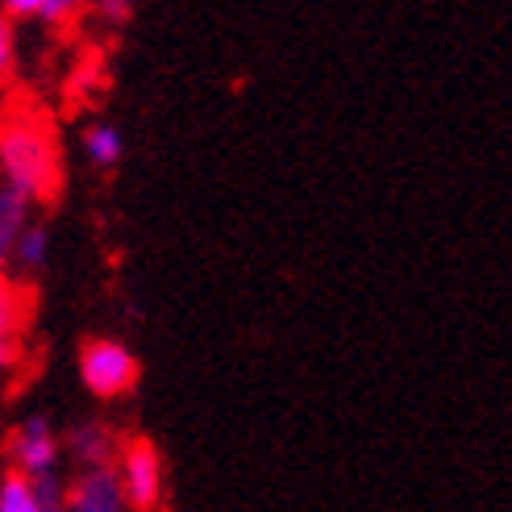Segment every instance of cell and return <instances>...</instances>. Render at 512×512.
<instances>
[{
  "label": "cell",
  "instance_id": "cell-1",
  "mask_svg": "<svg viewBox=\"0 0 512 512\" xmlns=\"http://www.w3.org/2000/svg\"><path fill=\"white\" fill-rule=\"evenodd\" d=\"M0 179L34 204H50L63 188L59 130L38 105H13L0 117Z\"/></svg>",
  "mask_w": 512,
  "mask_h": 512
},
{
  "label": "cell",
  "instance_id": "cell-2",
  "mask_svg": "<svg viewBox=\"0 0 512 512\" xmlns=\"http://www.w3.org/2000/svg\"><path fill=\"white\" fill-rule=\"evenodd\" d=\"M117 479H121V492H125V504L134 512H159L163 508V454L159 446L146 438V433H134L125 438L121 450H117Z\"/></svg>",
  "mask_w": 512,
  "mask_h": 512
},
{
  "label": "cell",
  "instance_id": "cell-3",
  "mask_svg": "<svg viewBox=\"0 0 512 512\" xmlns=\"http://www.w3.org/2000/svg\"><path fill=\"white\" fill-rule=\"evenodd\" d=\"M80 379L96 400H117L138 383V358L117 338H88L80 350Z\"/></svg>",
  "mask_w": 512,
  "mask_h": 512
},
{
  "label": "cell",
  "instance_id": "cell-4",
  "mask_svg": "<svg viewBox=\"0 0 512 512\" xmlns=\"http://www.w3.org/2000/svg\"><path fill=\"white\" fill-rule=\"evenodd\" d=\"M9 458H13V471L42 479V475H59V458H63V442L55 425L46 417H30L13 429L9 438Z\"/></svg>",
  "mask_w": 512,
  "mask_h": 512
},
{
  "label": "cell",
  "instance_id": "cell-5",
  "mask_svg": "<svg viewBox=\"0 0 512 512\" xmlns=\"http://www.w3.org/2000/svg\"><path fill=\"white\" fill-rule=\"evenodd\" d=\"M25 313H30V300H25L21 284L0 267V375L17 367L21 346H25Z\"/></svg>",
  "mask_w": 512,
  "mask_h": 512
},
{
  "label": "cell",
  "instance_id": "cell-6",
  "mask_svg": "<svg viewBox=\"0 0 512 512\" xmlns=\"http://www.w3.org/2000/svg\"><path fill=\"white\" fill-rule=\"evenodd\" d=\"M67 512H130L121 492L117 467L105 471H80L67 483Z\"/></svg>",
  "mask_w": 512,
  "mask_h": 512
},
{
  "label": "cell",
  "instance_id": "cell-7",
  "mask_svg": "<svg viewBox=\"0 0 512 512\" xmlns=\"http://www.w3.org/2000/svg\"><path fill=\"white\" fill-rule=\"evenodd\" d=\"M67 450L75 458V467L80 471H105L117 463V433L105 425V421H80V425H71L67 433Z\"/></svg>",
  "mask_w": 512,
  "mask_h": 512
},
{
  "label": "cell",
  "instance_id": "cell-8",
  "mask_svg": "<svg viewBox=\"0 0 512 512\" xmlns=\"http://www.w3.org/2000/svg\"><path fill=\"white\" fill-rule=\"evenodd\" d=\"M30 213H34V200L25 196V192H17V188H9L5 179H0V267L13 259L21 234L34 225Z\"/></svg>",
  "mask_w": 512,
  "mask_h": 512
},
{
  "label": "cell",
  "instance_id": "cell-9",
  "mask_svg": "<svg viewBox=\"0 0 512 512\" xmlns=\"http://www.w3.org/2000/svg\"><path fill=\"white\" fill-rule=\"evenodd\" d=\"M84 155L92 159V167L100 171H113L125 155V138L113 121H92L88 130H84Z\"/></svg>",
  "mask_w": 512,
  "mask_h": 512
},
{
  "label": "cell",
  "instance_id": "cell-10",
  "mask_svg": "<svg viewBox=\"0 0 512 512\" xmlns=\"http://www.w3.org/2000/svg\"><path fill=\"white\" fill-rule=\"evenodd\" d=\"M9 263H13L21 275H42V271H46V263H50V229H46L42 221H34V225L21 234V242H17V250H13Z\"/></svg>",
  "mask_w": 512,
  "mask_h": 512
},
{
  "label": "cell",
  "instance_id": "cell-11",
  "mask_svg": "<svg viewBox=\"0 0 512 512\" xmlns=\"http://www.w3.org/2000/svg\"><path fill=\"white\" fill-rule=\"evenodd\" d=\"M5 17L13 21H46V25H63L75 17V5H67V0H9L5 9H0Z\"/></svg>",
  "mask_w": 512,
  "mask_h": 512
},
{
  "label": "cell",
  "instance_id": "cell-12",
  "mask_svg": "<svg viewBox=\"0 0 512 512\" xmlns=\"http://www.w3.org/2000/svg\"><path fill=\"white\" fill-rule=\"evenodd\" d=\"M0 512H42L30 475L5 471V479H0Z\"/></svg>",
  "mask_w": 512,
  "mask_h": 512
},
{
  "label": "cell",
  "instance_id": "cell-13",
  "mask_svg": "<svg viewBox=\"0 0 512 512\" xmlns=\"http://www.w3.org/2000/svg\"><path fill=\"white\" fill-rule=\"evenodd\" d=\"M34 492H38L42 512H67V483H63L59 475H42V479H34Z\"/></svg>",
  "mask_w": 512,
  "mask_h": 512
},
{
  "label": "cell",
  "instance_id": "cell-14",
  "mask_svg": "<svg viewBox=\"0 0 512 512\" xmlns=\"http://www.w3.org/2000/svg\"><path fill=\"white\" fill-rule=\"evenodd\" d=\"M17 67V30H13V17L0 13V84L13 75Z\"/></svg>",
  "mask_w": 512,
  "mask_h": 512
}]
</instances>
